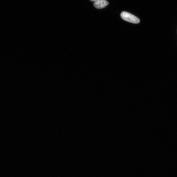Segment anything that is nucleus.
<instances>
[{"label": "nucleus", "mask_w": 177, "mask_h": 177, "mask_svg": "<svg viewBox=\"0 0 177 177\" xmlns=\"http://www.w3.org/2000/svg\"><path fill=\"white\" fill-rule=\"evenodd\" d=\"M121 17L123 19L129 23L135 24L140 23V19L137 17L126 12H122Z\"/></svg>", "instance_id": "1"}, {"label": "nucleus", "mask_w": 177, "mask_h": 177, "mask_svg": "<svg viewBox=\"0 0 177 177\" xmlns=\"http://www.w3.org/2000/svg\"><path fill=\"white\" fill-rule=\"evenodd\" d=\"M109 2L106 0H98L94 4V6L98 9H101L108 5Z\"/></svg>", "instance_id": "2"}, {"label": "nucleus", "mask_w": 177, "mask_h": 177, "mask_svg": "<svg viewBox=\"0 0 177 177\" xmlns=\"http://www.w3.org/2000/svg\"><path fill=\"white\" fill-rule=\"evenodd\" d=\"M90 1H92V2H95L98 1V0H90Z\"/></svg>", "instance_id": "3"}]
</instances>
